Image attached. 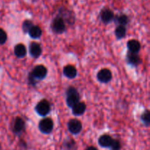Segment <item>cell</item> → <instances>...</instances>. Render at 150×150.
Here are the masks:
<instances>
[{"label":"cell","mask_w":150,"mask_h":150,"mask_svg":"<svg viewBox=\"0 0 150 150\" xmlns=\"http://www.w3.org/2000/svg\"><path fill=\"white\" fill-rule=\"evenodd\" d=\"M76 145V142L73 139H68L64 142V146L67 148H73Z\"/></svg>","instance_id":"cell-24"},{"label":"cell","mask_w":150,"mask_h":150,"mask_svg":"<svg viewBox=\"0 0 150 150\" xmlns=\"http://www.w3.org/2000/svg\"><path fill=\"white\" fill-rule=\"evenodd\" d=\"M113 140H114V139L110 135L104 134L102 135L99 138V139H98V144L102 147L108 148L111 146Z\"/></svg>","instance_id":"cell-15"},{"label":"cell","mask_w":150,"mask_h":150,"mask_svg":"<svg viewBox=\"0 0 150 150\" xmlns=\"http://www.w3.org/2000/svg\"><path fill=\"white\" fill-rule=\"evenodd\" d=\"M82 123L77 119H71L67 122V129L69 132L73 135H78L82 130Z\"/></svg>","instance_id":"cell-7"},{"label":"cell","mask_w":150,"mask_h":150,"mask_svg":"<svg viewBox=\"0 0 150 150\" xmlns=\"http://www.w3.org/2000/svg\"><path fill=\"white\" fill-rule=\"evenodd\" d=\"M85 150H98V149H97L96 147H95V146H89V147L86 148Z\"/></svg>","instance_id":"cell-25"},{"label":"cell","mask_w":150,"mask_h":150,"mask_svg":"<svg viewBox=\"0 0 150 150\" xmlns=\"http://www.w3.org/2000/svg\"><path fill=\"white\" fill-rule=\"evenodd\" d=\"M27 50L26 46L23 44L19 43L15 45L14 47V54L18 58H23L26 57Z\"/></svg>","instance_id":"cell-16"},{"label":"cell","mask_w":150,"mask_h":150,"mask_svg":"<svg viewBox=\"0 0 150 150\" xmlns=\"http://www.w3.org/2000/svg\"><path fill=\"white\" fill-rule=\"evenodd\" d=\"M26 129V122L21 117H16L12 125V131L15 135H21Z\"/></svg>","instance_id":"cell-6"},{"label":"cell","mask_w":150,"mask_h":150,"mask_svg":"<svg viewBox=\"0 0 150 150\" xmlns=\"http://www.w3.org/2000/svg\"><path fill=\"white\" fill-rule=\"evenodd\" d=\"M48 73V70L46 67L42 64H39L37 65L32 69V71L29 73V74L34 78L36 81H41L43 80L47 76Z\"/></svg>","instance_id":"cell-4"},{"label":"cell","mask_w":150,"mask_h":150,"mask_svg":"<svg viewBox=\"0 0 150 150\" xmlns=\"http://www.w3.org/2000/svg\"><path fill=\"white\" fill-rule=\"evenodd\" d=\"M114 21L117 23H118L120 26H125L130 23V18L128 16L125 14H121L119 16H114Z\"/></svg>","instance_id":"cell-17"},{"label":"cell","mask_w":150,"mask_h":150,"mask_svg":"<svg viewBox=\"0 0 150 150\" xmlns=\"http://www.w3.org/2000/svg\"><path fill=\"white\" fill-rule=\"evenodd\" d=\"M114 12L109 8H104L101 10L100 13V20L104 24H108L113 21L114 19Z\"/></svg>","instance_id":"cell-9"},{"label":"cell","mask_w":150,"mask_h":150,"mask_svg":"<svg viewBox=\"0 0 150 150\" xmlns=\"http://www.w3.org/2000/svg\"><path fill=\"white\" fill-rule=\"evenodd\" d=\"M126 33H127V29H126L125 26H120V25L117 26L115 31H114L116 38L119 40L124 38L125 37Z\"/></svg>","instance_id":"cell-19"},{"label":"cell","mask_w":150,"mask_h":150,"mask_svg":"<svg viewBox=\"0 0 150 150\" xmlns=\"http://www.w3.org/2000/svg\"><path fill=\"white\" fill-rule=\"evenodd\" d=\"M126 61L127 64H130L133 67H137L142 62V59L139 54H133L129 51L126 56Z\"/></svg>","instance_id":"cell-11"},{"label":"cell","mask_w":150,"mask_h":150,"mask_svg":"<svg viewBox=\"0 0 150 150\" xmlns=\"http://www.w3.org/2000/svg\"><path fill=\"white\" fill-rule=\"evenodd\" d=\"M7 40V35L4 29L0 28V45H4Z\"/></svg>","instance_id":"cell-22"},{"label":"cell","mask_w":150,"mask_h":150,"mask_svg":"<svg viewBox=\"0 0 150 150\" xmlns=\"http://www.w3.org/2000/svg\"><path fill=\"white\" fill-rule=\"evenodd\" d=\"M80 101V95L74 86H69L66 90V103L69 108H73Z\"/></svg>","instance_id":"cell-1"},{"label":"cell","mask_w":150,"mask_h":150,"mask_svg":"<svg viewBox=\"0 0 150 150\" xmlns=\"http://www.w3.org/2000/svg\"><path fill=\"white\" fill-rule=\"evenodd\" d=\"M28 34H29V36L32 38H33V39H39V38L42 36V31L40 26L34 25V26L31 28L30 30L29 31Z\"/></svg>","instance_id":"cell-18"},{"label":"cell","mask_w":150,"mask_h":150,"mask_svg":"<svg viewBox=\"0 0 150 150\" xmlns=\"http://www.w3.org/2000/svg\"><path fill=\"white\" fill-rule=\"evenodd\" d=\"M97 79L100 83H108L112 79V73L108 68H103L97 74Z\"/></svg>","instance_id":"cell-8"},{"label":"cell","mask_w":150,"mask_h":150,"mask_svg":"<svg viewBox=\"0 0 150 150\" xmlns=\"http://www.w3.org/2000/svg\"><path fill=\"white\" fill-rule=\"evenodd\" d=\"M51 104L45 99L41 100L35 106V111L41 117H46L51 112Z\"/></svg>","instance_id":"cell-3"},{"label":"cell","mask_w":150,"mask_h":150,"mask_svg":"<svg viewBox=\"0 0 150 150\" xmlns=\"http://www.w3.org/2000/svg\"><path fill=\"white\" fill-rule=\"evenodd\" d=\"M38 129L43 134H50L54 129V122L51 118H44L38 124Z\"/></svg>","instance_id":"cell-5"},{"label":"cell","mask_w":150,"mask_h":150,"mask_svg":"<svg viewBox=\"0 0 150 150\" xmlns=\"http://www.w3.org/2000/svg\"><path fill=\"white\" fill-rule=\"evenodd\" d=\"M29 52L31 57L34 59H38L42 54V48L39 43L36 42H32L29 44Z\"/></svg>","instance_id":"cell-10"},{"label":"cell","mask_w":150,"mask_h":150,"mask_svg":"<svg viewBox=\"0 0 150 150\" xmlns=\"http://www.w3.org/2000/svg\"><path fill=\"white\" fill-rule=\"evenodd\" d=\"M33 26L34 24L33 23H32V21L26 19V20H25L23 22V23H22V30H23V32H24L25 34H27L28 32H29V31L30 30L31 28Z\"/></svg>","instance_id":"cell-21"},{"label":"cell","mask_w":150,"mask_h":150,"mask_svg":"<svg viewBox=\"0 0 150 150\" xmlns=\"http://www.w3.org/2000/svg\"><path fill=\"white\" fill-rule=\"evenodd\" d=\"M141 120L146 127L150 125V112L148 109L145 110L141 115Z\"/></svg>","instance_id":"cell-20"},{"label":"cell","mask_w":150,"mask_h":150,"mask_svg":"<svg viewBox=\"0 0 150 150\" xmlns=\"http://www.w3.org/2000/svg\"><path fill=\"white\" fill-rule=\"evenodd\" d=\"M111 150H120L121 149V144H120V141L117 140V139H114L111 144V146H110Z\"/></svg>","instance_id":"cell-23"},{"label":"cell","mask_w":150,"mask_h":150,"mask_svg":"<svg viewBox=\"0 0 150 150\" xmlns=\"http://www.w3.org/2000/svg\"><path fill=\"white\" fill-rule=\"evenodd\" d=\"M77 73L78 72L76 68L71 64H67V65L64 66V68H63V74L67 79H75L77 76Z\"/></svg>","instance_id":"cell-13"},{"label":"cell","mask_w":150,"mask_h":150,"mask_svg":"<svg viewBox=\"0 0 150 150\" xmlns=\"http://www.w3.org/2000/svg\"><path fill=\"white\" fill-rule=\"evenodd\" d=\"M127 49L128 51L130 53H133V54H139V52L141 50V45L140 42L136 39L130 40L127 43Z\"/></svg>","instance_id":"cell-12"},{"label":"cell","mask_w":150,"mask_h":150,"mask_svg":"<svg viewBox=\"0 0 150 150\" xmlns=\"http://www.w3.org/2000/svg\"><path fill=\"white\" fill-rule=\"evenodd\" d=\"M86 109V104L83 102L79 101L78 103H76L74 106L72 108V113L75 116H81L85 113Z\"/></svg>","instance_id":"cell-14"},{"label":"cell","mask_w":150,"mask_h":150,"mask_svg":"<svg viewBox=\"0 0 150 150\" xmlns=\"http://www.w3.org/2000/svg\"><path fill=\"white\" fill-rule=\"evenodd\" d=\"M51 29L53 32L57 35L64 33L66 31V23L64 19L59 16H57L51 23Z\"/></svg>","instance_id":"cell-2"}]
</instances>
